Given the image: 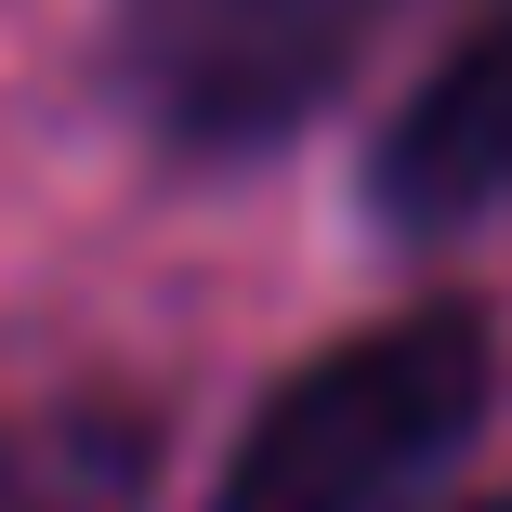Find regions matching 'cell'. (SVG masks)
Wrapping results in <instances>:
<instances>
[{"label":"cell","mask_w":512,"mask_h":512,"mask_svg":"<svg viewBox=\"0 0 512 512\" xmlns=\"http://www.w3.org/2000/svg\"><path fill=\"white\" fill-rule=\"evenodd\" d=\"M368 211L394 237H460L486 211H512V14L473 27L421 92L394 106L381 158H368Z\"/></svg>","instance_id":"cell-3"},{"label":"cell","mask_w":512,"mask_h":512,"mask_svg":"<svg viewBox=\"0 0 512 512\" xmlns=\"http://www.w3.org/2000/svg\"><path fill=\"white\" fill-rule=\"evenodd\" d=\"M486 381H499V355L460 302L381 316L263 394V421L224 460V512H407L473 447Z\"/></svg>","instance_id":"cell-1"},{"label":"cell","mask_w":512,"mask_h":512,"mask_svg":"<svg viewBox=\"0 0 512 512\" xmlns=\"http://www.w3.org/2000/svg\"><path fill=\"white\" fill-rule=\"evenodd\" d=\"M486 512H512V499H486Z\"/></svg>","instance_id":"cell-5"},{"label":"cell","mask_w":512,"mask_h":512,"mask_svg":"<svg viewBox=\"0 0 512 512\" xmlns=\"http://www.w3.org/2000/svg\"><path fill=\"white\" fill-rule=\"evenodd\" d=\"M381 0H132V66L197 145H263L355 66Z\"/></svg>","instance_id":"cell-2"},{"label":"cell","mask_w":512,"mask_h":512,"mask_svg":"<svg viewBox=\"0 0 512 512\" xmlns=\"http://www.w3.org/2000/svg\"><path fill=\"white\" fill-rule=\"evenodd\" d=\"M145 486V434L132 421H40L0 460V512H119Z\"/></svg>","instance_id":"cell-4"}]
</instances>
